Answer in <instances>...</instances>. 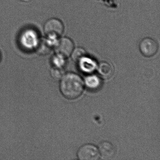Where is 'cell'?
I'll use <instances>...</instances> for the list:
<instances>
[{"label":"cell","mask_w":160,"mask_h":160,"mask_svg":"<svg viewBox=\"0 0 160 160\" xmlns=\"http://www.w3.org/2000/svg\"><path fill=\"white\" fill-rule=\"evenodd\" d=\"M60 90L62 95L68 100H75L82 94L84 83L78 75L68 73L61 79Z\"/></svg>","instance_id":"6da1fadb"},{"label":"cell","mask_w":160,"mask_h":160,"mask_svg":"<svg viewBox=\"0 0 160 160\" xmlns=\"http://www.w3.org/2000/svg\"><path fill=\"white\" fill-rule=\"evenodd\" d=\"M42 42L39 32L32 28L23 30L18 37V42L20 46L26 51L38 50Z\"/></svg>","instance_id":"7a4b0ae2"},{"label":"cell","mask_w":160,"mask_h":160,"mask_svg":"<svg viewBox=\"0 0 160 160\" xmlns=\"http://www.w3.org/2000/svg\"><path fill=\"white\" fill-rule=\"evenodd\" d=\"M64 30V25L61 20L55 18L48 19L43 26L45 35H54L58 37L63 34Z\"/></svg>","instance_id":"3957f363"},{"label":"cell","mask_w":160,"mask_h":160,"mask_svg":"<svg viewBox=\"0 0 160 160\" xmlns=\"http://www.w3.org/2000/svg\"><path fill=\"white\" fill-rule=\"evenodd\" d=\"M74 48V45L71 39L62 37L58 39L54 48L56 54L66 58L72 55Z\"/></svg>","instance_id":"277c9868"},{"label":"cell","mask_w":160,"mask_h":160,"mask_svg":"<svg viewBox=\"0 0 160 160\" xmlns=\"http://www.w3.org/2000/svg\"><path fill=\"white\" fill-rule=\"evenodd\" d=\"M77 157L79 160H98L100 159V155L99 150L95 146L87 144L79 148Z\"/></svg>","instance_id":"5b68a950"},{"label":"cell","mask_w":160,"mask_h":160,"mask_svg":"<svg viewBox=\"0 0 160 160\" xmlns=\"http://www.w3.org/2000/svg\"><path fill=\"white\" fill-rule=\"evenodd\" d=\"M159 48L157 42L149 37L144 38L139 43V48L141 54L147 58L152 57L156 54Z\"/></svg>","instance_id":"8992f818"},{"label":"cell","mask_w":160,"mask_h":160,"mask_svg":"<svg viewBox=\"0 0 160 160\" xmlns=\"http://www.w3.org/2000/svg\"><path fill=\"white\" fill-rule=\"evenodd\" d=\"M98 150L100 156L104 160L111 159L114 157L116 153L115 147L109 141H104L101 142L99 145Z\"/></svg>","instance_id":"52a82bcc"},{"label":"cell","mask_w":160,"mask_h":160,"mask_svg":"<svg viewBox=\"0 0 160 160\" xmlns=\"http://www.w3.org/2000/svg\"><path fill=\"white\" fill-rule=\"evenodd\" d=\"M77 63L80 69L85 72H91L96 68L95 62L91 59L88 58L87 56L81 59Z\"/></svg>","instance_id":"ba28073f"},{"label":"cell","mask_w":160,"mask_h":160,"mask_svg":"<svg viewBox=\"0 0 160 160\" xmlns=\"http://www.w3.org/2000/svg\"><path fill=\"white\" fill-rule=\"evenodd\" d=\"M98 71L103 78H110L114 73V69L111 64L107 62H102L98 66Z\"/></svg>","instance_id":"9c48e42d"},{"label":"cell","mask_w":160,"mask_h":160,"mask_svg":"<svg viewBox=\"0 0 160 160\" xmlns=\"http://www.w3.org/2000/svg\"><path fill=\"white\" fill-rule=\"evenodd\" d=\"M85 84L88 88L96 90L101 86V79L95 75L89 76L86 78Z\"/></svg>","instance_id":"30bf717a"},{"label":"cell","mask_w":160,"mask_h":160,"mask_svg":"<svg viewBox=\"0 0 160 160\" xmlns=\"http://www.w3.org/2000/svg\"><path fill=\"white\" fill-rule=\"evenodd\" d=\"M72 55V59L76 62H78L81 59L87 56L86 51L81 48L74 49Z\"/></svg>","instance_id":"8fae6325"},{"label":"cell","mask_w":160,"mask_h":160,"mask_svg":"<svg viewBox=\"0 0 160 160\" xmlns=\"http://www.w3.org/2000/svg\"><path fill=\"white\" fill-rule=\"evenodd\" d=\"M51 75L55 80H61L63 76V71L61 68L54 67L51 69Z\"/></svg>","instance_id":"7c38bea8"},{"label":"cell","mask_w":160,"mask_h":160,"mask_svg":"<svg viewBox=\"0 0 160 160\" xmlns=\"http://www.w3.org/2000/svg\"><path fill=\"white\" fill-rule=\"evenodd\" d=\"M0 59H1V55H0Z\"/></svg>","instance_id":"4fadbf2b"}]
</instances>
